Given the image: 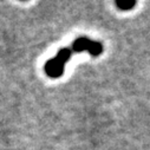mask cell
<instances>
[{"label": "cell", "instance_id": "obj_1", "mask_svg": "<svg viewBox=\"0 0 150 150\" xmlns=\"http://www.w3.org/2000/svg\"><path fill=\"white\" fill-rule=\"evenodd\" d=\"M89 52L91 56H99L103 52V44L95 42L85 35L78 37L70 46L60 49L57 54L49 59L44 65V71L50 78H59L64 73L65 64L71 59L72 53L74 52Z\"/></svg>", "mask_w": 150, "mask_h": 150}, {"label": "cell", "instance_id": "obj_2", "mask_svg": "<svg viewBox=\"0 0 150 150\" xmlns=\"http://www.w3.org/2000/svg\"><path fill=\"white\" fill-rule=\"evenodd\" d=\"M115 5L121 10V11H129L132 7L136 6V1H116Z\"/></svg>", "mask_w": 150, "mask_h": 150}]
</instances>
